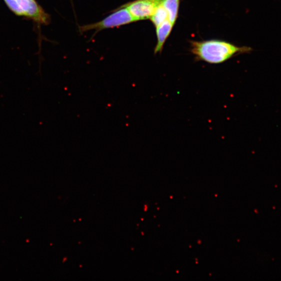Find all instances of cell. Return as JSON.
<instances>
[{
  "instance_id": "cell-5",
  "label": "cell",
  "mask_w": 281,
  "mask_h": 281,
  "mask_svg": "<svg viewBox=\"0 0 281 281\" xmlns=\"http://www.w3.org/2000/svg\"><path fill=\"white\" fill-rule=\"evenodd\" d=\"M174 26L170 20L164 22L156 28L158 42L155 48L156 54L162 52L166 40L168 39Z\"/></svg>"
},
{
  "instance_id": "cell-7",
  "label": "cell",
  "mask_w": 281,
  "mask_h": 281,
  "mask_svg": "<svg viewBox=\"0 0 281 281\" xmlns=\"http://www.w3.org/2000/svg\"><path fill=\"white\" fill-rule=\"evenodd\" d=\"M151 22L157 28L166 20H169L167 11L160 4L150 19Z\"/></svg>"
},
{
  "instance_id": "cell-6",
  "label": "cell",
  "mask_w": 281,
  "mask_h": 281,
  "mask_svg": "<svg viewBox=\"0 0 281 281\" xmlns=\"http://www.w3.org/2000/svg\"><path fill=\"white\" fill-rule=\"evenodd\" d=\"M180 0H162V6L167 11L170 21L175 24L178 18Z\"/></svg>"
},
{
  "instance_id": "cell-4",
  "label": "cell",
  "mask_w": 281,
  "mask_h": 281,
  "mask_svg": "<svg viewBox=\"0 0 281 281\" xmlns=\"http://www.w3.org/2000/svg\"><path fill=\"white\" fill-rule=\"evenodd\" d=\"M162 0H135L122 6L129 10L136 22L150 19Z\"/></svg>"
},
{
  "instance_id": "cell-1",
  "label": "cell",
  "mask_w": 281,
  "mask_h": 281,
  "mask_svg": "<svg viewBox=\"0 0 281 281\" xmlns=\"http://www.w3.org/2000/svg\"><path fill=\"white\" fill-rule=\"evenodd\" d=\"M191 52L200 60L212 64H218L238 54L250 53L252 49L248 46H238L220 40L190 42Z\"/></svg>"
},
{
  "instance_id": "cell-3",
  "label": "cell",
  "mask_w": 281,
  "mask_h": 281,
  "mask_svg": "<svg viewBox=\"0 0 281 281\" xmlns=\"http://www.w3.org/2000/svg\"><path fill=\"white\" fill-rule=\"evenodd\" d=\"M134 22H136V20L129 10L125 7L120 6L118 9L114 10L112 14L104 20L96 23L80 26V30L82 33L92 30H95L98 32L106 29L118 28Z\"/></svg>"
},
{
  "instance_id": "cell-2",
  "label": "cell",
  "mask_w": 281,
  "mask_h": 281,
  "mask_svg": "<svg viewBox=\"0 0 281 281\" xmlns=\"http://www.w3.org/2000/svg\"><path fill=\"white\" fill-rule=\"evenodd\" d=\"M8 8L16 15L30 20L39 24L50 22L49 14L36 0H4Z\"/></svg>"
}]
</instances>
